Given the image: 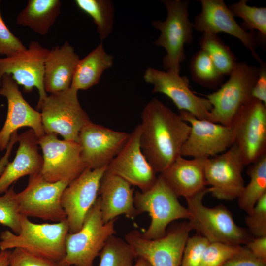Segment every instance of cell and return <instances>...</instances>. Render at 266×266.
Segmentation results:
<instances>
[{
	"instance_id": "cell-11",
	"label": "cell",
	"mask_w": 266,
	"mask_h": 266,
	"mask_svg": "<svg viewBox=\"0 0 266 266\" xmlns=\"http://www.w3.org/2000/svg\"><path fill=\"white\" fill-rule=\"evenodd\" d=\"M68 184L64 181H47L40 172L29 176L26 188L17 193L20 213L28 218H38L55 223L66 219L61 199Z\"/></svg>"
},
{
	"instance_id": "cell-23",
	"label": "cell",
	"mask_w": 266,
	"mask_h": 266,
	"mask_svg": "<svg viewBox=\"0 0 266 266\" xmlns=\"http://www.w3.org/2000/svg\"><path fill=\"white\" fill-rule=\"evenodd\" d=\"M99 196L104 223L120 215L131 219L139 215L134 205L133 189L119 176L104 173L100 181Z\"/></svg>"
},
{
	"instance_id": "cell-4",
	"label": "cell",
	"mask_w": 266,
	"mask_h": 266,
	"mask_svg": "<svg viewBox=\"0 0 266 266\" xmlns=\"http://www.w3.org/2000/svg\"><path fill=\"white\" fill-rule=\"evenodd\" d=\"M162 2L166 9L167 16L164 21L152 22V26L160 31V35L154 44L166 51L163 59L166 71L179 73L180 64L186 59L184 46L193 41V25L189 18L190 1L163 0Z\"/></svg>"
},
{
	"instance_id": "cell-24",
	"label": "cell",
	"mask_w": 266,
	"mask_h": 266,
	"mask_svg": "<svg viewBox=\"0 0 266 266\" xmlns=\"http://www.w3.org/2000/svg\"><path fill=\"white\" fill-rule=\"evenodd\" d=\"M19 147L14 160L9 162L0 176V194L20 178L40 172L42 156L38 147V138L34 132L29 130L18 135Z\"/></svg>"
},
{
	"instance_id": "cell-43",
	"label": "cell",
	"mask_w": 266,
	"mask_h": 266,
	"mask_svg": "<svg viewBox=\"0 0 266 266\" xmlns=\"http://www.w3.org/2000/svg\"><path fill=\"white\" fill-rule=\"evenodd\" d=\"M18 135L17 132H14L11 135L9 142L6 148V152L0 160V176L3 173L5 167L9 163V158L10 156L12 148L15 143L18 141Z\"/></svg>"
},
{
	"instance_id": "cell-37",
	"label": "cell",
	"mask_w": 266,
	"mask_h": 266,
	"mask_svg": "<svg viewBox=\"0 0 266 266\" xmlns=\"http://www.w3.org/2000/svg\"><path fill=\"white\" fill-rule=\"evenodd\" d=\"M209 243L206 238L199 234L189 237L179 266H200L204 251Z\"/></svg>"
},
{
	"instance_id": "cell-33",
	"label": "cell",
	"mask_w": 266,
	"mask_h": 266,
	"mask_svg": "<svg viewBox=\"0 0 266 266\" xmlns=\"http://www.w3.org/2000/svg\"><path fill=\"white\" fill-rule=\"evenodd\" d=\"M247 0H240L230 5L228 7L233 15L237 16L244 21L241 26L245 30L255 31L259 32L260 38L263 42L266 39V8L248 5Z\"/></svg>"
},
{
	"instance_id": "cell-38",
	"label": "cell",
	"mask_w": 266,
	"mask_h": 266,
	"mask_svg": "<svg viewBox=\"0 0 266 266\" xmlns=\"http://www.w3.org/2000/svg\"><path fill=\"white\" fill-rule=\"evenodd\" d=\"M8 266H63L60 263L16 248L11 250Z\"/></svg>"
},
{
	"instance_id": "cell-45",
	"label": "cell",
	"mask_w": 266,
	"mask_h": 266,
	"mask_svg": "<svg viewBox=\"0 0 266 266\" xmlns=\"http://www.w3.org/2000/svg\"><path fill=\"white\" fill-rule=\"evenodd\" d=\"M132 266H152L145 259L138 257L134 264Z\"/></svg>"
},
{
	"instance_id": "cell-10",
	"label": "cell",
	"mask_w": 266,
	"mask_h": 266,
	"mask_svg": "<svg viewBox=\"0 0 266 266\" xmlns=\"http://www.w3.org/2000/svg\"><path fill=\"white\" fill-rule=\"evenodd\" d=\"M38 143L43 153L40 173L47 181L69 184L87 168L78 142L61 140L57 134L48 133L38 138Z\"/></svg>"
},
{
	"instance_id": "cell-44",
	"label": "cell",
	"mask_w": 266,
	"mask_h": 266,
	"mask_svg": "<svg viewBox=\"0 0 266 266\" xmlns=\"http://www.w3.org/2000/svg\"><path fill=\"white\" fill-rule=\"evenodd\" d=\"M11 250H5L0 251V266H8L9 256Z\"/></svg>"
},
{
	"instance_id": "cell-17",
	"label": "cell",
	"mask_w": 266,
	"mask_h": 266,
	"mask_svg": "<svg viewBox=\"0 0 266 266\" xmlns=\"http://www.w3.org/2000/svg\"><path fill=\"white\" fill-rule=\"evenodd\" d=\"M106 166L96 169L86 168L64 190L61 202L69 233H76L82 228L87 213L99 196L100 181Z\"/></svg>"
},
{
	"instance_id": "cell-46",
	"label": "cell",
	"mask_w": 266,
	"mask_h": 266,
	"mask_svg": "<svg viewBox=\"0 0 266 266\" xmlns=\"http://www.w3.org/2000/svg\"></svg>"
},
{
	"instance_id": "cell-29",
	"label": "cell",
	"mask_w": 266,
	"mask_h": 266,
	"mask_svg": "<svg viewBox=\"0 0 266 266\" xmlns=\"http://www.w3.org/2000/svg\"><path fill=\"white\" fill-rule=\"evenodd\" d=\"M199 44L201 50L207 54L222 75L230 74L237 63V59L217 34L203 33Z\"/></svg>"
},
{
	"instance_id": "cell-26",
	"label": "cell",
	"mask_w": 266,
	"mask_h": 266,
	"mask_svg": "<svg viewBox=\"0 0 266 266\" xmlns=\"http://www.w3.org/2000/svg\"><path fill=\"white\" fill-rule=\"evenodd\" d=\"M113 59L114 57L105 51L101 42L85 57L80 59L70 88L78 91L96 85L103 72L112 66Z\"/></svg>"
},
{
	"instance_id": "cell-3",
	"label": "cell",
	"mask_w": 266,
	"mask_h": 266,
	"mask_svg": "<svg viewBox=\"0 0 266 266\" xmlns=\"http://www.w3.org/2000/svg\"><path fill=\"white\" fill-rule=\"evenodd\" d=\"M208 193L210 189L205 187L186 198L187 208L191 214L189 222L193 230L209 242L245 245L254 237L247 229L235 223L231 212L225 206L220 204L212 208L204 206L202 200Z\"/></svg>"
},
{
	"instance_id": "cell-9",
	"label": "cell",
	"mask_w": 266,
	"mask_h": 266,
	"mask_svg": "<svg viewBox=\"0 0 266 266\" xmlns=\"http://www.w3.org/2000/svg\"><path fill=\"white\" fill-rule=\"evenodd\" d=\"M193 228L188 222L171 223L163 237L145 238L136 230L128 232L125 240L130 245L136 258H142L152 266H179L184 249Z\"/></svg>"
},
{
	"instance_id": "cell-30",
	"label": "cell",
	"mask_w": 266,
	"mask_h": 266,
	"mask_svg": "<svg viewBox=\"0 0 266 266\" xmlns=\"http://www.w3.org/2000/svg\"><path fill=\"white\" fill-rule=\"evenodd\" d=\"M76 6L93 19L100 39H105L111 33L114 23V6L109 0H76Z\"/></svg>"
},
{
	"instance_id": "cell-28",
	"label": "cell",
	"mask_w": 266,
	"mask_h": 266,
	"mask_svg": "<svg viewBox=\"0 0 266 266\" xmlns=\"http://www.w3.org/2000/svg\"><path fill=\"white\" fill-rule=\"evenodd\" d=\"M250 181L238 198L240 209L249 214L259 200L266 194V153L249 165Z\"/></svg>"
},
{
	"instance_id": "cell-15",
	"label": "cell",
	"mask_w": 266,
	"mask_h": 266,
	"mask_svg": "<svg viewBox=\"0 0 266 266\" xmlns=\"http://www.w3.org/2000/svg\"><path fill=\"white\" fill-rule=\"evenodd\" d=\"M244 165L236 145L212 158H207L205 176L210 193L220 200L238 198L244 187L242 171Z\"/></svg>"
},
{
	"instance_id": "cell-6",
	"label": "cell",
	"mask_w": 266,
	"mask_h": 266,
	"mask_svg": "<svg viewBox=\"0 0 266 266\" xmlns=\"http://www.w3.org/2000/svg\"><path fill=\"white\" fill-rule=\"evenodd\" d=\"M259 72L257 66L237 62L229 79L206 96L212 106L207 120L231 126L241 108L254 99L252 90Z\"/></svg>"
},
{
	"instance_id": "cell-39",
	"label": "cell",
	"mask_w": 266,
	"mask_h": 266,
	"mask_svg": "<svg viewBox=\"0 0 266 266\" xmlns=\"http://www.w3.org/2000/svg\"><path fill=\"white\" fill-rule=\"evenodd\" d=\"M0 54L7 57L24 50L26 47L5 24L0 12Z\"/></svg>"
},
{
	"instance_id": "cell-25",
	"label": "cell",
	"mask_w": 266,
	"mask_h": 266,
	"mask_svg": "<svg viewBox=\"0 0 266 266\" xmlns=\"http://www.w3.org/2000/svg\"><path fill=\"white\" fill-rule=\"evenodd\" d=\"M79 60L67 41L49 50L44 64L43 82L46 92L52 94L69 89Z\"/></svg>"
},
{
	"instance_id": "cell-7",
	"label": "cell",
	"mask_w": 266,
	"mask_h": 266,
	"mask_svg": "<svg viewBox=\"0 0 266 266\" xmlns=\"http://www.w3.org/2000/svg\"><path fill=\"white\" fill-rule=\"evenodd\" d=\"M134 205L138 214L147 212L151 221L148 228L142 233L148 239H158L166 233L172 222L182 219L189 220L188 209L179 201L178 197L166 184L160 174L154 186L145 192L136 191Z\"/></svg>"
},
{
	"instance_id": "cell-21",
	"label": "cell",
	"mask_w": 266,
	"mask_h": 266,
	"mask_svg": "<svg viewBox=\"0 0 266 266\" xmlns=\"http://www.w3.org/2000/svg\"><path fill=\"white\" fill-rule=\"evenodd\" d=\"M201 11L195 18L193 28L203 33L217 34L225 33L238 39L249 50L253 57L259 39L255 31H246L239 25L223 0H200Z\"/></svg>"
},
{
	"instance_id": "cell-31",
	"label": "cell",
	"mask_w": 266,
	"mask_h": 266,
	"mask_svg": "<svg viewBox=\"0 0 266 266\" xmlns=\"http://www.w3.org/2000/svg\"><path fill=\"white\" fill-rule=\"evenodd\" d=\"M189 69L192 80L210 89H215L223 82L224 76L217 70L207 54L202 50L191 58Z\"/></svg>"
},
{
	"instance_id": "cell-34",
	"label": "cell",
	"mask_w": 266,
	"mask_h": 266,
	"mask_svg": "<svg viewBox=\"0 0 266 266\" xmlns=\"http://www.w3.org/2000/svg\"><path fill=\"white\" fill-rule=\"evenodd\" d=\"M20 213L14 186L0 196V224L17 234L20 231Z\"/></svg>"
},
{
	"instance_id": "cell-2",
	"label": "cell",
	"mask_w": 266,
	"mask_h": 266,
	"mask_svg": "<svg viewBox=\"0 0 266 266\" xmlns=\"http://www.w3.org/2000/svg\"><path fill=\"white\" fill-rule=\"evenodd\" d=\"M68 233L66 219L52 224H38L22 215L18 234L8 230L1 232L0 249L19 248L60 264L65 256V240Z\"/></svg>"
},
{
	"instance_id": "cell-20",
	"label": "cell",
	"mask_w": 266,
	"mask_h": 266,
	"mask_svg": "<svg viewBox=\"0 0 266 266\" xmlns=\"http://www.w3.org/2000/svg\"><path fill=\"white\" fill-rule=\"evenodd\" d=\"M0 95L7 101V112L4 124L0 131V150L5 149L12 134L21 127L32 129L37 138L45 134L40 112L27 102L11 75L2 77Z\"/></svg>"
},
{
	"instance_id": "cell-13",
	"label": "cell",
	"mask_w": 266,
	"mask_h": 266,
	"mask_svg": "<svg viewBox=\"0 0 266 266\" xmlns=\"http://www.w3.org/2000/svg\"><path fill=\"white\" fill-rule=\"evenodd\" d=\"M179 115L191 126L181 149V156L209 158L224 152L234 143V133L231 126L200 120L185 111H180Z\"/></svg>"
},
{
	"instance_id": "cell-40",
	"label": "cell",
	"mask_w": 266,
	"mask_h": 266,
	"mask_svg": "<svg viewBox=\"0 0 266 266\" xmlns=\"http://www.w3.org/2000/svg\"><path fill=\"white\" fill-rule=\"evenodd\" d=\"M223 266H266V260L254 255L246 246Z\"/></svg>"
},
{
	"instance_id": "cell-5",
	"label": "cell",
	"mask_w": 266,
	"mask_h": 266,
	"mask_svg": "<svg viewBox=\"0 0 266 266\" xmlns=\"http://www.w3.org/2000/svg\"><path fill=\"white\" fill-rule=\"evenodd\" d=\"M117 218L104 223L102 219L100 198L87 213L83 226L78 232L68 233L66 238L65 256L62 266H93L106 240L116 233L115 223Z\"/></svg>"
},
{
	"instance_id": "cell-42",
	"label": "cell",
	"mask_w": 266,
	"mask_h": 266,
	"mask_svg": "<svg viewBox=\"0 0 266 266\" xmlns=\"http://www.w3.org/2000/svg\"><path fill=\"white\" fill-rule=\"evenodd\" d=\"M245 246L257 257L266 260V235L253 237Z\"/></svg>"
},
{
	"instance_id": "cell-41",
	"label": "cell",
	"mask_w": 266,
	"mask_h": 266,
	"mask_svg": "<svg viewBox=\"0 0 266 266\" xmlns=\"http://www.w3.org/2000/svg\"><path fill=\"white\" fill-rule=\"evenodd\" d=\"M256 60L260 64L259 72L252 90V97L266 105V65L260 57Z\"/></svg>"
},
{
	"instance_id": "cell-16",
	"label": "cell",
	"mask_w": 266,
	"mask_h": 266,
	"mask_svg": "<svg viewBox=\"0 0 266 266\" xmlns=\"http://www.w3.org/2000/svg\"><path fill=\"white\" fill-rule=\"evenodd\" d=\"M130 133L112 130L92 121L81 130L78 142L86 166L96 169L107 166L126 144Z\"/></svg>"
},
{
	"instance_id": "cell-36",
	"label": "cell",
	"mask_w": 266,
	"mask_h": 266,
	"mask_svg": "<svg viewBox=\"0 0 266 266\" xmlns=\"http://www.w3.org/2000/svg\"><path fill=\"white\" fill-rule=\"evenodd\" d=\"M247 230L254 237L266 235V194L245 218Z\"/></svg>"
},
{
	"instance_id": "cell-32",
	"label": "cell",
	"mask_w": 266,
	"mask_h": 266,
	"mask_svg": "<svg viewBox=\"0 0 266 266\" xmlns=\"http://www.w3.org/2000/svg\"><path fill=\"white\" fill-rule=\"evenodd\" d=\"M99 256L98 266H132L135 258L130 245L114 235L108 238Z\"/></svg>"
},
{
	"instance_id": "cell-22",
	"label": "cell",
	"mask_w": 266,
	"mask_h": 266,
	"mask_svg": "<svg viewBox=\"0 0 266 266\" xmlns=\"http://www.w3.org/2000/svg\"><path fill=\"white\" fill-rule=\"evenodd\" d=\"M207 159L193 158L188 160L180 155L159 174L177 197L186 199L208 185L205 176Z\"/></svg>"
},
{
	"instance_id": "cell-8",
	"label": "cell",
	"mask_w": 266,
	"mask_h": 266,
	"mask_svg": "<svg viewBox=\"0 0 266 266\" xmlns=\"http://www.w3.org/2000/svg\"><path fill=\"white\" fill-rule=\"evenodd\" d=\"M37 108L41 111L45 133L59 134L66 140L78 142L81 130L91 122L79 103L78 91L70 87L48 95Z\"/></svg>"
},
{
	"instance_id": "cell-35",
	"label": "cell",
	"mask_w": 266,
	"mask_h": 266,
	"mask_svg": "<svg viewBox=\"0 0 266 266\" xmlns=\"http://www.w3.org/2000/svg\"><path fill=\"white\" fill-rule=\"evenodd\" d=\"M242 247V245L220 242H209L204 251L200 266H223Z\"/></svg>"
},
{
	"instance_id": "cell-12",
	"label": "cell",
	"mask_w": 266,
	"mask_h": 266,
	"mask_svg": "<svg viewBox=\"0 0 266 266\" xmlns=\"http://www.w3.org/2000/svg\"><path fill=\"white\" fill-rule=\"evenodd\" d=\"M231 126L244 166L266 153V105L253 99L241 108Z\"/></svg>"
},
{
	"instance_id": "cell-18",
	"label": "cell",
	"mask_w": 266,
	"mask_h": 266,
	"mask_svg": "<svg viewBox=\"0 0 266 266\" xmlns=\"http://www.w3.org/2000/svg\"><path fill=\"white\" fill-rule=\"evenodd\" d=\"M143 77L145 82L153 85V93L167 96L180 111L189 112L200 120H208L212 106L206 98L196 95L190 89L187 76L148 67Z\"/></svg>"
},
{
	"instance_id": "cell-19",
	"label": "cell",
	"mask_w": 266,
	"mask_h": 266,
	"mask_svg": "<svg viewBox=\"0 0 266 266\" xmlns=\"http://www.w3.org/2000/svg\"><path fill=\"white\" fill-rule=\"evenodd\" d=\"M140 133L138 124L130 133L124 147L107 166L104 173L119 176L145 192L154 186L158 176L141 151Z\"/></svg>"
},
{
	"instance_id": "cell-1",
	"label": "cell",
	"mask_w": 266,
	"mask_h": 266,
	"mask_svg": "<svg viewBox=\"0 0 266 266\" xmlns=\"http://www.w3.org/2000/svg\"><path fill=\"white\" fill-rule=\"evenodd\" d=\"M140 146L155 172L160 174L180 155L191 126L156 98L141 114Z\"/></svg>"
},
{
	"instance_id": "cell-14",
	"label": "cell",
	"mask_w": 266,
	"mask_h": 266,
	"mask_svg": "<svg viewBox=\"0 0 266 266\" xmlns=\"http://www.w3.org/2000/svg\"><path fill=\"white\" fill-rule=\"evenodd\" d=\"M49 49L36 41H31L28 48L5 58H0V85L2 77L11 75L24 91L31 92L36 88L40 103L48 95L44 87V64Z\"/></svg>"
},
{
	"instance_id": "cell-27",
	"label": "cell",
	"mask_w": 266,
	"mask_h": 266,
	"mask_svg": "<svg viewBox=\"0 0 266 266\" xmlns=\"http://www.w3.org/2000/svg\"><path fill=\"white\" fill-rule=\"evenodd\" d=\"M61 10L59 0H29L17 16L16 23L44 35L56 22Z\"/></svg>"
}]
</instances>
